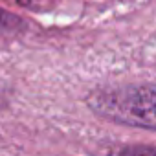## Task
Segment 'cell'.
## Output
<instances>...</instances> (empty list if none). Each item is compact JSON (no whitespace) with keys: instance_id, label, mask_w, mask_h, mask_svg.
<instances>
[{"instance_id":"obj_1","label":"cell","mask_w":156,"mask_h":156,"mask_svg":"<svg viewBox=\"0 0 156 156\" xmlns=\"http://www.w3.org/2000/svg\"><path fill=\"white\" fill-rule=\"evenodd\" d=\"M90 105L112 121L156 130V85L103 90L92 96Z\"/></svg>"},{"instance_id":"obj_2","label":"cell","mask_w":156,"mask_h":156,"mask_svg":"<svg viewBox=\"0 0 156 156\" xmlns=\"http://www.w3.org/2000/svg\"><path fill=\"white\" fill-rule=\"evenodd\" d=\"M13 19L9 17V15H6L4 11H0V26H4V28H8V24L11 22Z\"/></svg>"}]
</instances>
